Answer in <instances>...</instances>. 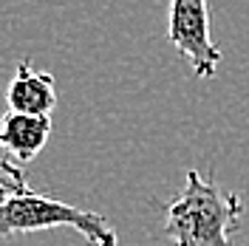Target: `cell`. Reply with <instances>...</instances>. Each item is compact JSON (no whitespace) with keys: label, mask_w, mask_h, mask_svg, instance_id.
<instances>
[{"label":"cell","mask_w":249,"mask_h":246,"mask_svg":"<svg viewBox=\"0 0 249 246\" xmlns=\"http://www.w3.org/2000/svg\"><path fill=\"white\" fill-rule=\"evenodd\" d=\"M244 201L224 193L218 181L187 170L184 187L167 201L164 238L170 246H235L232 232L241 227Z\"/></svg>","instance_id":"obj_1"},{"label":"cell","mask_w":249,"mask_h":246,"mask_svg":"<svg viewBox=\"0 0 249 246\" xmlns=\"http://www.w3.org/2000/svg\"><path fill=\"white\" fill-rule=\"evenodd\" d=\"M60 227L77 229L88 241V246H119V235L105 215L91 212V210H79V207L65 204L60 198H48L34 190L15 195L0 210V238L60 229Z\"/></svg>","instance_id":"obj_2"},{"label":"cell","mask_w":249,"mask_h":246,"mask_svg":"<svg viewBox=\"0 0 249 246\" xmlns=\"http://www.w3.org/2000/svg\"><path fill=\"white\" fill-rule=\"evenodd\" d=\"M167 43L193 68L198 79H213L224 60L210 34L207 0H167Z\"/></svg>","instance_id":"obj_3"},{"label":"cell","mask_w":249,"mask_h":246,"mask_svg":"<svg viewBox=\"0 0 249 246\" xmlns=\"http://www.w3.org/2000/svg\"><path fill=\"white\" fill-rule=\"evenodd\" d=\"M6 105L17 113H31V116H51L57 108V88H54V74L37 71L31 60H20L15 68V77L6 88Z\"/></svg>","instance_id":"obj_4"},{"label":"cell","mask_w":249,"mask_h":246,"mask_svg":"<svg viewBox=\"0 0 249 246\" xmlns=\"http://www.w3.org/2000/svg\"><path fill=\"white\" fill-rule=\"evenodd\" d=\"M51 139V116H31L6 110L0 116V150L20 164H29L43 153Z\"/></svg>","instance_id":"obj_5"},{"label":"cell","mask_w":249,"mask_h":246,"mask_svg":"<svg viewBox=\"0 0 249 246\" xmlns=\"http://www.w3.org/2000/svg\"><path fill=\"white\" fill-rule=\"evenodd\" d=\"M26 190H31L26 181V173L12 161H0V210L15 195H23Z\"/></svg>","instance_id":"obj_6"}]
</instances>
